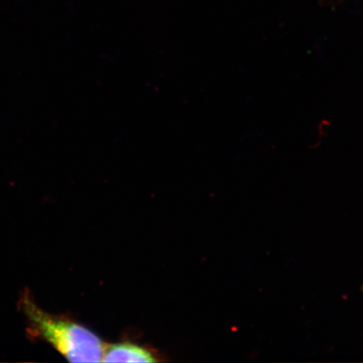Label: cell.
I'll return each mask as SVG.
<instances>
[{
    "mask_svg": "<svg viewBox=\"0 0 363 363\" xmlns=\"http://www.w3.org/2000/svg\"><path fill=\"white\" fill-rule=\"evenodd\" d=\"M18 310L25 316L27 337L51 345L71 362H101L104 344L88 328L69 318L50 314L35 301L29 289L23 290Z\"/></svg>",
    "mask_w": 363,
    "mask_h": 363,
    "instance_id": "cell-1",
    "label": "cell"
},
{
    "mask_svg": "<svg viewBox=\"0 0 363 363\" xmlns=\"http://www.w3.org/2000/svg\"><path fill=\"white\" fill-rule=\"evenodd\" d=\"M103 362H155L147 348L133 343H117L104 347Z\"/></svg>",
    "mask_w": 363,
    "mask_h": 363,
    "instance_id": "cell-2",
    "label": "cell"
}]
</instances>
